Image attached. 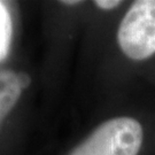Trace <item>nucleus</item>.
I'll return each mask as SVG.
<instances>
[{"label": "nucleus", "mask_w": 155, "mask_h": 155, "mask_svg": "<svg viewBox=\"0 0 155 155\" xmlns=\"http://www.w3.org/2000/svg\"><path fill=\"white\" fill-rule=\"evenodd\" d=\"M143 139V127L137 120L115 117L100 124L69 155H138Z\"/></svg>", "instance_id": "f257e3e1"}, {"label": "nucleus", "mask_w": 155, "mask_h": 155, "mask_svg": "<svg viewBox=\"0 0 155 155\" xmlns=\"http://www.w3.org/2000/svg\"><path fill=\"white\" fill-rule=\"evenodd\" d=\"M117 43L129 59L145 60L155 53V0L134 1L120 23Z\"/></svg>", "instance_id": "f03ea898"}, {"label": "nucleus", "mask_w": 155, "mask_h": 155, "mask_svg": "<svg viewBox=\"0 0 155 155\" xmlns=\"http://www.w3.org/2000/svg\"><path fill=\"white\" fill-rule=\"evenodd\" d=\"M22 91L16 72L12 70L0 71V124L16 105Z\"/></svg>", "instance_id": "7ed1b4c3"}, {"label": "nucleus", "mask_w": 155, "mask_h": 155, "mask_svg": "<svg viewBox=\"0 0 155 155\" xmlns=\"http://www.w3.org/2000/svg\"><path fill=\"white\" fill-rule=\"evenodd\" d=\"M13 22L11 12L5 2L0 1V62L4 61L11 50Z\"/></svg>", "instance_id": "20e7f679"}, {"label": "nucleus", "mask_w": 155, "mask_h": 155, "mask_svg": "<svg viewBox=\"0 0 155 155\" xmlns=\"http://www.w3.org/2000/svg\"><path fill=\"white\" fill-rule=\"evenodd\" d=\"M121 4H122V1H120V0H95L94 1L95 6H98L101 9H107V11L116 8Z\"/></svg>", "instance_id": "39448f33"}, {"label": "nucleus", "mask_w": 155, "mask_h": 155, "mask_svg": "<svg viewBox=\"0 0 155 155\" xmlns=\"http://www.w3.org/2000/svg\"><path fill=\"white\" fill-rule=\"evenodd\" d=\"M17 79H18V83H20V86L22 87V90L27 89L31 83V78L25 72H18L17 74Z\"/></svg>", "instance_id": "423d86ee"}, {"label": "nucleus", "mask_w": 155, "mask_h": 155, "mask_svg": "<svg viewBox=\"0 0 155 155\" xmlns=\"http://www.w3.org/2000/svg\"><path fill=\"white\" fill-rule=\"evenodd\" d=\"M81 1H77V0H71V1H69V0H66V1H61V4L63 5H68V6H75V5H78Z\"/></svg>", "instance_id": "0eeeda50"}]
</instances>
